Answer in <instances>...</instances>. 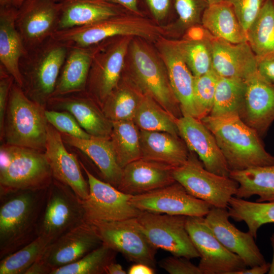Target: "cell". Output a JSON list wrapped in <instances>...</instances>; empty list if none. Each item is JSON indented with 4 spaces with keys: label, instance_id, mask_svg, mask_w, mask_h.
Segmentation results:
<instances>
[{
    "label": "cell",
    "instance_id": "56",
    "mask_svg": "<svg viewBox=\"0 0 274 274\" xmlns=\"http://www.w3.org/2000/svg\"><path fill=\"white\" fill-rule=\"evenodd\" d=\"M270 241L271 245L272 248L273 256H272V261L270 263V268H269L268 273L274 274V233H273L271 234L270 237Z\"/></svg>",
    "mask_w": 274,
    "mask_h": 274
},
{
    "label": "cell",
    "instance_id": "21",
    "mask_svg": "<svg viewBox=\"0 0 274 274\" xmlns=\"http://www.w3.org/2000/svg\"><path fill=\"white\" fill-rule=\"evenodd\" d=\"M229 217L227 209L212 207L205 220L220 243L238 256L248 267L265 263L254 237L249 231L244 232L237 229L229 221Z\"/></svg>",
    "mask_w": 274,
    "mask_h": 274
},
{
    "label": "cell",
    "instance_id": "10",
    "mask_svg": "<svg viewBox=\"0 0 274 274\" xmlns=\"http://www.w3.org/2000/svg\"><path fill=\"white\" fill-rule=\"evenodd\" d=\"M190 152L187 160L174 168V179L191 195L212 207L227 209L230 199L237 192L238 183L207 170L196 154Z\"/></svg>",
    "mask_w": 274,
    "mask_h": 274
},
{
    "label": "cell",
    "instance_id": "58",
    "mask_svg": "<svg viewBox=\"0 0 274 274\" xmlns=\"http://www.w3.org/2000/svg\"><path fill=\"white\" fill-rule=\"evenodd\" d=\"M56 1H57V2H60V1H61L62 0H55Z\"/></svg>",
    "mask_w": 274,
    "mask_h": 274
},
{
    "label": "cell",
    "instance_id": "57",
    "mask_svg": "<svg viewBox=\"0 0 274 274\" xmlns=\"http://www.w3.org/2000/svg\"><path fill=\"white\" fill-rule=\"evenodd\" d=\"M209 5L219 3L223 1V0H208Z\"/></svg>",
    "mask_w": 274,
    "mask_h": 274
},
{
    "label": "cell",
    "instance_id": "16",
    "mask_svg": "<svg viewBox=\"0 0 274 274\" xmlns=\"http://www.w3.org/2000/svg\"><path fill=\"white\" fill-rule=\"evenodd\" d=\"M61 8V1L25 0L18 10L16 26L26 50L50 38L56 30Z\"/></svg>",
    "mask_w": 274,
    "mask_h": 274
},
{
    "label": "cell",
    "instance_id": "17",
    "mask_svg": "<svg viewBox=\"0 0 274 274\" xmlns=\"http://www.w3.org/2000/svg\"><path fill=\"white\" fill-rule=\"evenodd\" d=\"M102 244L94 226L85 221L47 247L38 260L49 270L72 263Z\"/></svg>",
    "mask_w": 274,
    "mask_h": 274
},
{
    "label": "cell",
    "instance_id": "51",
    "mask_svg": "<svg viewBox=\"0 0 274 274\" xmlns=\"http://www.w3.org/2000/svg\"><path fill=\"white\" fill-rule=\"evenodd\" d=\"M270 263L266 262L262 265H256L236 271L234 274H265L268 273Z\"/></svg>",
    "mask_w": 274,
    "mask_h": 274
},
{
    "label": "cell",
    "instance_id": "39",
    "mask_svg": "<svg viewBox=\"0 0 274 274\" xmlns=\"http://www.w3.org/2000/svg\"><path fill=\"white\" fill-rule=\"evenodd\" d=\"M210 38L200 40H174L181 55L194 77L213 70V55Z\"/></svg>",
    "mask_w": 274,
    "mask_h": 274
},
{
    "label": "cell",
    "instance_id": "45",
    "mask_svg": "<svg viewBox=\"0 0 274 274\" xmlns=\"http://www.w3.org/2000/svg\"><path fill=\"white\" fill-rule=\"evenodd\" d=\"M267 0H223L228 3L242 27L247 31Z\"/></svg>",
    "mask_w": 274,
    "mask_h": 274
},
{
    "label": "cell",
    "instance_id": "5",
    "mask_svg": "<svg viewBox=\"0 0 274 274\" xmlns=\"http://www.w3.org/2000/svg\"><path fill=\"white\" fill-rule=\"evenodd\" d=\"M69 47L50 38L26 50L20 70L26 94L44 107L52 97Z\"/></svg>",
    "mask_w": 274,
    "mask_h": 274
},
{
    "label": "cell",
    "instance_id": "7",
    "mask_svg": "<svg viewBox=\"0 0 274 274\" xmlns=\"http://www.w3.org/2000/svg\"><path fill=\"white\" fill-rule=\"evenodd\" d=\"M53 179L45 152L6 144L1 146L0 194L46 189Z\"/></svg>",
    "mask_w": 274,
    "mask_h": 274
},
{
    "label": "cell",
    "instance_id": "36",
    "mask_svg": "<svg viewBox=\"0 0 274 274\" xmlns=\"http://www.w3.org/2000/svg\"><path fill=\"white\" fill-rule=\"evenodd\" d=\"M110 140L117 161L123 168L142 158L140 129L133 120L113 121Z\"/></svg>",
    "mask_w": 274,
    "mask_h": 274
},
{
    "label": "cell",
    "instance_id": "53",
    "mask_svg": "<svg viewBox=\"0 0 274 274\" xmlns=\"http://www.w3.org/2000/svg\"><path fill=\"white\" fill-rule=\"evenodd\" d=\"M25 274H50V270L38 260L26 270Z\"/></svg>",
    "mask_w": 274,
    "mask_h": 274
},
{
    "label": "cell",
    "instance_id": "42",
    "mask_svg": "<svg viewBox=\"0 0 274 274\" xmlns=\"http://www.w3.org/2000/svg\"><path fill=\"white\" fill-rule=\"evenodd\" d=\"M219 77L213 70L201 76L194 77V94L200 120L211 112Z\"/></svg>",
    "mask_w": 274,
    "mask_h": 274
},
{
    "label": "cell",
    "instance_id": "20",
    "mask_svg": "<svg viewBox=\"0 0 274 274\" xmlns=\"http://www.w3.org/2000/svg\"><path fill=\"white\" fill-rule=\"evenodd\" d=\"M180 136L189 151L198 155L204 167L217 175L229 177V169L217 141L201 121L190 115L177 119Z\"/></svg>",
    "mask_w": 274,
    "mask_h": 274
},
{
    "label": "cell",
    "instance_id": "11",
    "mask_svg": "<svg viewBox=\"0 0 274 274\" xmlns=\"http://www.w3.org/2000/svg\"><path fill=\"white\" fill-rule=\"evenodd\" d=\"M187 216L142 212L136 218L149 242L173 255L188 259L199 257L186 227Z\"/></svg>",
    "mask_w": 274,
    "mask_h": 274
},
{
    "label": "cell",
    "instance_id": "13",
    "mask_svg": "<svg viewBox=\"0 0 274 274\" xmlns=\"http://www.w3.org/2000/svg\"><path fill=\"white\" fill-rule=\"evenodd\" d=\"M88 178L89 193L82 200L86 221H115L137 218L142 211L130 202L132 195L124 193L91 174L82 164Z\"/></svg>",
    "mask_w": 274,
    "mask_h": 274
},
{
    "label": "cell",
    "instance_id": "18",
    "mask_svg": "<svg viewBox=\"0 0 274 274\" xmlns=\"http://www.w3.org/2000/svg\"><path fill=\"white\" fill-rule=\"evenodd\" d=\"M244 81V96L238 115L263 137L274 121V85L258 71Z\"/></svg>",
    "mask_w": 274,
    "mask_h": 274
},
{
    "label": "cell",
    "instance_id": "15",
    "mask_svg": "<svg viewBox=\"0 0 274 274\" xmlns=\"http://www.w3.org/2000/svg\"><path fill=\"white\" fill-rule=\"evenodd\" d=\"M130 202L142 212L186 216L204 217L212 207L191 195L177 182L147 193L132 195Z\"/></svg>",
    "mask_w": 274,
    "mask_h": 274
},
{
    "label": "cell",
    "instance_id": "33",
    "mask_svg": "<svg viewBox=\"0 0 274 274\" xmlns=\"http://www.w3.org/2000/svg\"><path fill=\"white\" fill-rule=\"evenodd\" d=\"M144 93L129 77L121 78L102 104V111L111 121L133 120Z\"/></svg>",
    "mask_w": 274,
    "mask_h": 274
},
{
    "label": "cell",
    "instance_id": "46",
    "mask_svg": "<svg viewBox=\"0 0 274 274\" xmlns=\"http://www.w3.org/2000/svg\"><path fill=\"white\" fill-rule=\"evenodd\" d=\"M190 259L173 255L161 260L159 266L170 274H202Z\"/></svg>",
    "mask_w": 274,
    "mask_h": 274
},
{
    "label": "cell",
    "instance_id": "48",
    "mask_svg": "<svg viewBox=\"0 0 274 274\" xmlns=\"http://www.w3.org/2000/svg\"><path fill=\"white\" fill-rule=\"evenodd\" d=\"M144 1L156 21L164 20L169 15L172 9H174L173 0H144Z\"/></svg>",
    "mask_w": 274,
    "mask_h": 274
},
{
    "label": "cell",
    "instance_id": "41",
    "mask_svg": "<svg viewBox=\"0 0 274 274\" xmlns=\"http://www.w3.org/2000/svg\"><path fill=\"white\" fill-rule=\"evenodd\" d=\"M116 252L102 244L79 260L52 271L50 274H101L114 261Z\"/></svg>",
    "mask_w": 274,
    "mask_h": 274
},
{
    "label": "cell",
    "instance_id": "14",
    "mask_svg": "<svg viewBox=\"0 0 274 274\" xmlns=\"http://www.w3.org/2000/svg\"><path fill=\"white\" fill-rule=\"evenodd\" d=\"M90 223L94 226L102 243L115 252L135 263H144L152 267L155 266L157 249L149 242L136 218Z\"/></svg>",
    "mask_w": 274,
    "mask_h": 274
},
{
    "label": "cell",
    "instance_id": "4",
    "mask_svg": "<svg viewBox=\"0 0 274 274\" xmlns=\"http://www.w3.org/2000/svg\"><path fill=\"white\" fill-rule=\"evenodd\" d=\"M166 31L145 16L127 12L88 25L57 30L51 38L68 47H88L118 36H129L155 42Z\"/></svg>",
    "mask_w": 274,
    "mask_h": 274
},
{
    "label": "cell",
    "instance_id": "19",
    "mask_svg": "<svg viewBox=\"0 0 274 274\" xmlns=\"http://www.w3.org/2000/svg\"><path fill=\"white\" fill-rule=\"evenodd\" d=\"M155 43L157 51L166 67L170 84L179 102L182 115H190L200 120L194 94V76L174 40L162 36Z\"/></svg>",
    "mask_w": 274,
    "mask_h": 274
},
{
    "label": "cell",
    "instance_id": "22",
    "mask_svg": "<svg viewBox=\"0 0 274 274\" xmlns=\"http://www.w3.org/2000/svg\"><path fill=\"white\" fill-rule=\"evenodd\" d=\"M61 133L48 123L44 151L53 179L71 188L82 200L89 193L88 182L84 179L76 156L68 152Z\"/></svg>",
    "mask_w": 274,
    "mask_h": 274
},
{
    "label": "cell",
    "instance_id": "59",
    "mask_svg": "<svg viewBox=\"0 0 274 274\" xmlns=\"http://www.w3.org/2000/svg\"><path fill=\"white\" fill-rule=\"evenodd\" d=\"M273 84L274 85V83H273Z\"/></svg>",
    "mask_w": 274,
    "mask_h": 274
},
{
    "label": "cell",
    "instance_id": "35",
    "mask_svg": "<svg viewBox=\"0 0 274 274\" xmlns=\"http://www.w3.org/2000/svg\"><path fill=\"white\" fill-rule=\"evenodd\" d=\"M227 209L230 217L246 224L255 238L263 225L274 223V201L253 202L233 196L229 200Z\"/></svg>",
    "mask_w": 274,
    "mask_h": 274
},
{
    "label": "cell",
    "instance_id": "1",
    "mask_svg": "<svg viewBox=\"0 0 274 274\" xmlns=\"http://www.w3.org/2000/svg\"><path fill=\"white\" fill-rule=\"evenodd\" d=\"M214 136L230 171L274 164L261 136L237 113L208 115L200 119Z\"/></svg>",
    "mask_w": 274,
    "mask_h": 274
},
{
    "label": "cell",
    "instance_id": "55",
    "mask_svg": "<svg viewBox=\"0 0 274 274\" xmlns=\"http://www.w3.org/2000/svg\"><path fill=\"white\" fill-rule=\"evenodd\" d=\"M25 0H0V7H14L19 9Z\"/></svg>",
    "mask_w": 274,
    "mask_h": 274
},
{
    "label": "cell",
    "instance_id": "25",
    "mask_svg": "<svg viewBox=\"0 0 274 274\" xmlns=\"http://www.w3.org/2000/svg\"><path fill=\"white\" fill-rule=\"evenodd\" d=\"M48 102L53 108L71 113L91 136L110 138L112 121L92 99L80 96L61 95L51 97Z\"/></svg>",
    "mask_w": 274,
    "mask_h": 274
},
{
    "label": "cell",
    "instance_id": "49",
    "mask_svg": "<svg viewBox=\"0 0 274 274\" xmlns=\"http://www.w3.org/2000/svg\"><path fill=\"white\" fill-rule=\"evenodd\" d=\"M257 71L265 79L274 83V53L257 60Z\"/></svg>",
    "mask_w": 274,
    "mask_h": 274
},
{
    "label": "cell",
    "instance_id": "12",
    "mask_svg": "<svg viewBox=\"0 0 274 274\" xmlns=\"http://www.w3.org/2000/svg\"><path fill=\"white\" fill-rule=\"evenodd\" d=\"M186 227L199 254L198 266L202 274H234L248 267L220 243L204 217L187 216Z\"/></svg>",
    "mask_w": 274,
    "mask_h": 274
},
{
    "label": "cell",
    "instance_id": "9",
    "mask_svg": "<svg viewBox=\"0 0 274 274\" xmlns=\"http://www.w3.org/2000/svg\"><path fill=\"white\" fill-rule=\"evenodd\" d=\"M133 37H115L94 45L86 87L90 95L101 105L121 78Z\"/></svg>",
    "mask_w": 274,
    "mask_h": 274
},
{
    "label": "cell",
    "instance_id": "24",
    "mask_svg": "<svg viewBox=\"0 0 274 274\" xmlns=\"http://www.w3.org/2000/svg\"><path fill=\"white\" fill-rule=\"evenodd\" d=\"M213 70L224 78L245 79L257 71V59L247 42L234 44L212 36Z\"/></svg>",
    "mask_w": 274,
    "mask_h": 274
},
{
    "label": "cell",
    "instance_id": "23",
    "mask_svg": "<svg viewBox=\"0 0 274 274\" xmlns=\"http://www.w3.org/2000/svg\"><path fill=\"white\" fill-rule=\"evenodd\" d=\"M173 167L168 164L140 158L123 168L117 189L131 195L147 193L175 182Z\"/></svg>",
    "mask_w": 274,
    "mask_h": 274
},
{
    "label": "cell",
    "instance_id": "26",
    "mask_svg": "<svg viewBox=\"0 0 274 274\" xmlns=\"http://www.w3.org/2000/svg\"><path fill=\"white\" fill-rule=\"evenodd\" d=\"M18 10L14 7H0V65L23 89L19 63L26 49L16 26Z\"/></svg>",
    "mask_w": 274,
    "mask_h": 274
},
{
    "label": "cell",
    "instance_id": "43",
    "mask_svg": "<svg viewBox=\"0 0 274 274\" xmlns=\"http://www.w3.org/2000/svg\"><path fill=\"white\" fill-rule=\"evenodd\" d=\"M173 2L178 17L177 27L182 32L201 24L203 14L209 6L208 0H173Z\"/></svg>",
    "mask_w": 274,
    "mask_h": 274
},
{
    "label": "cell",
    "instance_id": "8",
    "mask_svg": "<svg viewBox=\"0 0 274 274\" xmlns=\"http://www.w3.org/2000/svg\"><path fill=\"white\" fill-rule=\"evenodd\" d=\"M85 221L82 200L68 186L53 179L39 220L38 236L52 243Z\"/></svg>",
    "mask_w": 274,
    "mask_h": 274
},
{
    "label": "cell",
    "instance_id": "30",
    "mask_svg": "<svg viewBox=\"0 0 274 274\" xmlns=\"http://www.w3.org/2000/svg\"><path fill=\"white\" fill-rule=\"evenodd\" d=\"M94 50L88 47H69L52 96L84 91Z\"/></svg>",
    "mask_w": 274,
    "mask_h": 274
},
{
    "label": "cell",
    "instance_id": "27",
    "mask_svg": "<svg viewBox=\"0 0 274 274\" xmlns=\"http://www.w3.org/2000/svg\"><path fill=\"white\" fill-rule=\"evenodd\" d=\"M56 30L88 25L129 12L123 7L102 0H62Z\"/></svg>",
    "mask_w": 274,
    "mask_h": 274
},
{
    "label": "cell",
    "instance_id": "32",
    "mask_svg": "<svg viewBox=\"0 0 274 274\" xmlns=\"http://www.w3.org/2000/svg\"><path fill=\"white\" fill-rule=\"evenodd\" d=\"M229 177L238 184L236 197L257 195V202L274 201V164L232 170Z\"/></svg>",
    "mask_w": 274,
    "mask_h": 274
},
{
    "label": "cell",
    "instance_id": "38",
    "mask_svg": "<svg viewBox=\"0 0 274 274\" xmlns=\"http://www.w3.org/2000/svg\"><path fill=\"white\" fill-rule=\"evenodd\" d=\"M244 80L219 77L214 104L210 114L212 116L237 113L245 93Z\"/></svg>",
    "mask_w": 274,
    "mask_h": 274
},
{
    "label": "cell",
    "instance_id": "6",
    "mask_svg": "<svg viewBox=\"0 0 274 274\" xmlns=\"http://www.w3.org/2000/svg\"><path fill=\"white\" fill-rule=\"evenodd\" d=\"M44 107L15 82L9 96L2 139L5 144L45 151L48 122Z\"/></svg>",
    "mask_w": 274,
    "mask_h": 274
},
{
    "label": "cell",
    "instance_id": "40",
    "mask_svg": "<svg viewBox=\"0 0 274 274\" xmlns=\"http://www.w3.org/2000/svg\"><path fill=\"white\" fill-rule=\"evenodd\" d=\"M51 243L46 237L38 236L29 244L1 259L0 274H25Z\"/></svg>",
    "mask_w": 274,
    "mask_h": 274
},
{
    "label": "cell",
    "instance_id": "2",
    "mask_svg": "<svg viewBox=\"0 0 274 274\" xmlns=\"http://www.w3.org/2000/svg\"><path fill=\"white\" fill-rule=\"evenodd\" d=\"M47 188L0 194V259L38 236V225Z\"/></svg>",
    "mask_w": 274,
    "mask_h": 274
},
{
    "label": "cell",
    "instance_id": "37",
    "mask_svg": "<svg viewBox=\"0 0 274 274\" xmlns=\"http://www.w3.org/2000/svg\"><path fill=\"white\" fill-rule=\"evenodd\" d=\"M177 119L153 98L144 94L133 121L140 130L164 131L180 137Z\"/></svg>",
    "mask_w": 274,
    "mask_h": 274
},
{
    "label": "cell",
    "instance_id": "47",
    "mask_svg": "<svg viewBox=\"0 0 274 274\" xmlns=\"http://www.w3.org/2000/svg\"><path fill=\"white\" fill-rule=\"evenodd\" d=\"M0 66V134L2 139L9 94L14 79L3 66Z\"/></svg>",
    "mask_w": 274,
    "mask_h": 274
},
{
    "label": "cell",
    "instance_id": "3",
    "mask_svg": "<svg viewBox=\"0 0 274 274\" xmlns=\"http://www.w3.org/2000/svg\"><path fill=\"white\" fill-rule=\"evenodd\" d=\"M147 40L139 37L131 40L125 64L128 77L141 91L153 98L176 118L182 116L178 100L172 90L166 67L157 51Z\"/></svg>",
    "mask_w": 274,
    "mask_h": 274
},
{
    "label": "cell",
    "instance_id": "28",
    "mask_svg": "<svg viewBox=\"0 0 274 274\" xmlns=\"http://www.w3.org/2000/svg\"><path fill=\"white\" fill-rule=\"evenodd\" d=\"M142 158L176 167L188 159L189 150L179 136L164 131L140 130Z\"/></svg>",
    "mask_w": 274,
    "mask_h": 274
},
{
    "label": "cell",
    "instance_id": "50",
    "mask_svg": "<svg viewBox=\"0 0 274 274\" xmlns=\"http://www.w3.org/2000/svg\"><path fill=\"white\" fill-rule=\"evenodd\" d=\"M119 5L130 13L142 16H145L140 10L138 0H102Z\"/></svg>",
    "mask_w": 274,
    "mask_h": 274
},
{
    "label": "cell",
    "instance_id": "29",
    "mask_svg": "<svg viewBox=\"0 0 274 274\" xmlns=\"http://www.w3.org/2000/svg\"><path fill=\"white\" fill-rule=\"evenodd\" d=\"M63 142L88 156L98 168L106 182L118 187L123 168L119 164L110 138L91 136L81 139L61 133Z\"/></svg>",
    "mask_w": 274,
    "mask_h": 274
},
{
    "label": "cell",
    "instance_id": "34",
    "mask_svg": "<svg viewBox=\"0 0 274 274\" xmlns=\"http://www.w3.org/2000/svg\"><path fill=\"white\" fill-rule=\"evenodd\" d=\"M247 42L260 59L274 53V0H267L247 31Z\"/></svg>",
    "mask_w": 274,
    "mask_h": 274
},
{
    "label": "cell",
    "instance_id": "52",
    "mask_svg": "<svg viewBox=\"0 0 274 274\" xmlns=\"http://www.w3.org/2000/svg\"><path fill=\"white\" fill-rule=\"evenodd\" d=\"M153 267L144 264L135 263L130 267L127 273L128 274H153L155 272Z\"/></svg>",
    "mask_w": 274,
    "mask_h": 274
},
{
    "label": "cell",
    "instance_id": "44",
    "mask_svg": "<svg viewBox=\"0 0 274 274\" xmlns=\"http://www.w3.org/2000/svg\"><path fill=\"white\" fill-rule=\"evenodd\" d=\"M45 114L48 122L61 133L81 139H89L91 136L81 127L75 117L67 111L45 110Z\"/></svg>",
    "mask_w": 274,
    "mask_h": 274
},
{
    "label": "cell",
    "instance_id": "31",
    "mask_svg": "<svg viewBox=\"0 0 274 274\" xmlns=\"http://www.w3.org/2000/svg\"><path fill=\"white\" fill-rule=\"evenodd\" d=\"M201 25L216 38L234 44L247 42L246 32L226 2L209 5L203 14Z\"/></svg>",
    "mask_w": 274,
    "mask_h": 274
},
{
    "label": "cell",
    "instance_id": "54",
    "mask_svg": "<svg viewBox=\"0 0 274 274\" xmlns=\"http://www.w3.org/2000/svg\"><path fill=\"white\" fill-rule=\"evenodd\" d=\"M105 273L107 274H126V271L123 269L122 266L114 261L109 264L105 268Z\"/></svg>",
    "mask_w": 274,
    "mask_h": 274
}]
</instances>
